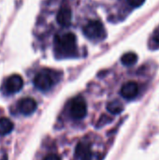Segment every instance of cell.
<instances>
[{
    "label": "cell",
    "instance_id": "6da1fadb",
    "mask_svg": "<svg viewBox=\"0 0 159 160\" xmlns=\"http://www.w3.org/2000/svg\"><path fill=\"white\" fill-rule=\"evenodd\" d=\"M54 53L56 58H73L78 55L76 37L72 33L56 36L54 39Z\"/></svg>",
    "mask_w": 159,
    "mask_h": 160
},
{
    "label": "cell",
    "instance_id": "7a4b0ae2",
    "mask_svg": "<svg viewBox=\"0 0 159 160\" xmlns=\"http://www.w3.org/2000/svg\"><path fill=\"white\" fill-rule=\"evenodd\" d=\"M58 74L51 69H43L39 71L34 78L35 86L40 91H49L56 82Z\"/></svg>",
    "mask_w": 159,
    "mask_h": 160
},
{
    "label": "cell",
    "instance_id": "3957f363",
    "mask_svg": "<svg viewBox=\"0 0 159 160\" xmlns=\"http://www.w3.org/2000/svg\"><path fill=\"white\" fill-rule=\"evenodd\" d=\"M84 36L91 40H102L106 37V31L103 24L98 21H90L83 27Z\"/></svg>",
    "mask_w": 159,
    "mask_h": 160
},
{
    "label": "cell",
    "instance_id": "277c9868",
    "mask_svg": "<svg viewBox=\"0 0 159 160\" xmlns=\"http://www.w3.org/2000/svg\"><path fill=\"white\" fill-rule=\"evenodd\" d=\"M69 113L72 118L80 120L85 117L87 113V106L84 99L81 97L74 98L70 103Z\"/></svg>",
    "mask_w": 159,
    "mask_h": 160
},
{
    "label": "cell",
    "instance_id": "5b68a950",
    "mask_svg": "<svg viewBox=\"0 0 159 160\" xmlns=\"http://www.w3.org/2000/svg\"><path fill=\"white\" fill-rule=\"evenodd\" d=\"M23 86V80L18 74H13L8 77L5 82V90L7 94H14L19 92Z\"/></svg>",
    "mask_w": 159,
    "mask_h": 160
},
{
    "label": "cell",
    "instance_id": "8992f818",
    "mask_svg": "<svg viewBox=\"0 0 159 160\" xmlns=\"http://www.w3.org/2000/svg\"><path fill=\"white\" fill-rule=\"evenodd\" d=\"M18 109L20 112L23 115L32 114L37 109V102L31 98H25L20 100L18 104Z\"/></svg>",
    "mask_w": 159,
    "mask_h": 160
},
{
    "label": "cell",
    "instance_id": "52a82bcc",
    "mask_svg": "<svg viewBox=\"0 0 159 160\" xmlns=\"http://www.w3.org/2000/svg\"><path fill=\"white\" fill-rule=\"evenodd\" d=\"M71 19H72V13H71V9L68 7H63L57 12L56 20L61 26L64 27L69 26L71 23Z\"/></svg>",
    "mask_w": 159,
    "mask_h": 160
},
{
    "label": "cell",
    "instance_id": "ba28073f",
    "mask_svg": "<svg viewBox=\"0 0 159 160\" xmlns=\"http://www.w3.org/2000/svg\"><path fill=\"white\" fill-rule=\"evenodd\" d=\"M139 94V86L134 82H126L121 88V95L127 99H132Z\"/></svg>",
    "mask_w": 159,
    "mask_h": 160
},
{
    "label": "cell",
    "instance_id": "9c48e42d",
    "mask_svg": "<svg viewBox=\"0 0 159 160\" xmlns=\"http://www.w3.org/2000/svg\"><path fill=\"white\" fill-rule=\"evenodd\" d=\"M75 156L81 160H92V152L90 147L85 143H79L76 150Z\"/></svg>",
    "mask_w": 159,
    "mask_h": 160
},
{
    "label": "cell",
    "instance_id": "30bf717a",
    "mask_svg": "<svg viewBox=\"0 0 159 160\" xmlns=\"http://www.w3.org/2000/svg\"><path fill=\"white\" fill-rule=\"evenodd\" d=\"M13 128H14L13 123L8 118L6 117L0 118V135L4 136L9 134L12 131Z\"/></svg>",
    "mask_w": 159,
    "mask_h": 160
},
{
    "label": "cell",
    "instance_id": "8fae6325",
    "mask_svg": "<svg viewBox=\"0 0 159 160\" xmlns=\"http://www.w3.org/2000/svg\"><path fill=\"white\" fill-rule=\"evenodd\" d=\"M121 61H122L123 65H125V66H127V67L133 66L138 61V55L134 52H127L122 56Z\"/></svg>",
    "mask_w": 159,
    "mask_h": 160
},
{
    "label": "cell",
    "instance_id": "7c38bea8",
    "mask_svg": "<svg viewBox=\"0 0 159 160\" xmlns=\"http://www.w3.org/2000/svg\"><path fill=\"white\" fill-rule=\"evenodd\" d=\"M107 109L108 111L112 113V114H119L123 112L124 110V107H123V104L118 101V100H113L112 102H110L108 105H107Z\"/></svg>",
    "mask_w": 159,
    "mask_h": 160
},
{
    "label": "cell",
    "instance_id": "4fadbf2b",
    "mask_svg": "<svg viewBox=\"0 0 159 160\" xmlns=\"http://www.w3.org/2000/svg\"><path fill=\"white\" fill-rule=\"evenodd\" d=\"M127 2H128V4H129L131 7H133V8H138V7L142 6V5L145 2V0H127Z\"/></svg>",
    "mask_w": 159,
    "mask_h": 160
},
{
    "label": "cell",
    "instance_id": "5bb4252c",
    "mask_svg": "<svg viewBox=\"0 0 159 160\" xmlns=\"http://www.w3.org/2000/svg\"><path fill=\"white\" fill-rule=\"evenodd\" d=\"M43 160H61V158H60L57 155L50 154V155H48L46 158H44V159Z\"/></svg>",
    "mask_w": 159,
    "mask_h": 160
},
{
    "label": "cell",
    "instance_id": "9a60e30c",
    "mask_svg": "<svg viewBox=\"0 0 159 160\" xmlns=\"http://www.w3.org/2000/svg\"><path fill=\"white\" fill-rule=\"evenodd\" d=\"M155 38V40H156L157 43H159V31L155 35V38Z\"/></svg>",
    "mask_w": 159,
    "mask_h": 160
},
{
    "label": "cell",
    "instance_id": "2e32d148",
    "mask_svg": "<svg viewBox=\"0 0 159 160\" xmlns=\"http://www.w3.org/2000/svg\"><path fill=\"white\" fill-rule=\"evenodd\" d=\"M2 160H7V156H4V158H3V159Z\"/></svg>",
    "mask_w": 159,
    "mask_h": 160
}]
</instances>
